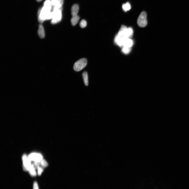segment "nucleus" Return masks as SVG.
Here are the masks:
<instances>
[{"label": "nucleus", "instance_id": "nucleus-1", "mask_svg": "<svg viewBox=\"0 0 189 189\" xmlns=\"http://www.w3.org/2000/svg\"><path fill=\"white\" fill-rule=\"evenodd\" d=\"M38 15L39 22L42 23L45 20L52 19L53 13L52 11L47 9L43 7L39 10Z\"/></svg>", "mask_w": 189, "mask_h": 189}, {"label": "nucleus", "instance_id": "nucleus-2", "mask_svg": "<svg viewBox=\"0 0 189 189\" xmlns=\"http://www.w3.org/2000/svg\"><path fill=\"white\" fill-rule=\"evenodd\" d=\"M133 34V31L132 28H127L126 26L123 25L117 36L120 37L130 38L132 37Z\"/></svg>", "mask_w": 189, "mask_h": 189}, {"label": "nucleus", "instance_id": "nucleus-3", "mask_svg": "<svg viewBox=\"0 0 189 189\" xmlns=\"http://www.w3.org/2000/svg\"><path fill=\"white\" fill-rule=\"evenodd\" d=\"M53 17L51 23L55 24L59 22L61 20L62 17V8L53 7Z\"/></svg>", "mask_w": 189, "mask_h": 189}, {"label": "nucleus", "instance_id": "nucleus-4", "mask_svg": "<svg viewBox=\"0 0 189 189\" xmlns=\"http://www.w3.org/2000/svg\"><path fill=\"white\" fill-rule=\"evenodd\" d=\"M137 23L140 27H144L147 25V14L145 12L143 11L140 14L137 20Z\"/></svg>", "mask_w": 189, "mask_h": 189}, {"label": "nucleus", "instance_id": "nucleus-5", "mask_svg": "<svg viewBox=\"0 0 189 189\" xmlns=\"http://www.w3.org/2000/svg\"><path fill=\"white\" fill-rule=\"evenodd\" d=\"M87 61L85 58H82L75 63L73 66L74 71L79 72L83 69L87 65Z\"/></svg>", "mask_w": 189, "mask_h": 189}, {"label": "nucleus", "instance_id": "nucleus-6", "mask_svg": "<svg viewBox=\"0 0 189 189\" xmlns=\"http://www.w3.org/2000/svg\"><path fill=\"white\" fill-rule=\"evenodd\" d=\"M23 161V169L26 171H29L31 168L32 164L28 158V157L26 154H24L22 157Z\"/></svg>", "mask_w": 189, "mask_h": 189}, {"label": "nucleus", "instance_id": "nucleus-7", "mask_svg": "<svg viewBox=\"0 0 189 189\" xmlns=\"http://www.w3.org/2000/svg\"><path fill=\"white\" fill-rule=\"evenodd\" d=\"M30 161L34 162H40L43 160V157L41 154L36 153H32L28 157Z\"/></svg>", "mask_w": 189, "mask_h": 189}, {"label": "nucleus", "instance_id": "nucleus-8", "mask_svg": "<svg viewBox=\"0 0 189 189\" xmlns=\"http://www.w3.org/2000/svg\"><path fill=\"white\" fill-rule=\"evenodd\" d=\"M133 43L132 40L130 38H125L122 41V46L131 48L133 45Z\"/></svg>", "mask_w": 189, "mask_h": 189}, {"label": "nucleus", "instance_id": "nucleus-9", "mask_svg": "<svg viewBox=\"0 0 189 189\" xmlns=\"http://www.w3.org/2000/svg\"><path fill=\"white\" fill-rule=\"evenodd\" d=\"M53 7L62 8L64 0H51Z\"/></svg>", "mask_w": 189, "mask_h": 189}, {"label": "nucleus", "instance_id": "nucleus-10", "mask_svg": "<svg viewBox=\"0 0 189 189\" xmlns=\"http://www.w3.org/2000/svg\"><path fill=\"white\" fill-rule=\"evenodd\" d=\"M79 10V6L78 4H74L72 6L71 12L72 17L77 15Z\"/></svg>", "mask_w": 189, "mask_h": 189}, {"label": "nucleus", "instance_id": "nucleus-11", "mask_svg": "<svg viewBox=\"0 0 189 189\" xmlns=\"http://www.w3.org/2000/svg\"><path fill=\"white\" fill-rule=\"evenodd\" d=\"M43 7L51 11L52 9L53 8V6L51 0H45Z\"/></svg>", "mask_w": 189, "mask_h": 189}, {"label": "nucleus", "instance_id": "nucleus-12", "mask_svg": "<svg viewBox=\"0 0 189 189\" xmlns=\"http://www.w3.org/2000/svg\"><path fill=\"white\" fill-rule=\"evenodd\" d=\"M38 34L41 38H44L45 36V33L44 27L41 24L39 25L38 30Z\"/></svg>", "mask_w": 189, "mask_h": 189}, {"label": "nucleus", "instance_id": "nucleus-13", "mask_svg": "<svg viewBox=\"0 0 189 189\" xmlns=\"http://www.w3.org/2000/svg\"><path fill=\"white\" fill-rule=\"evenodd\" d=\"M80 19V17L78 15L77 16L72 17L71 20L72 25L73 26H75L78 22Z\"/></svg>", "mask_w": 189, "mask_h": 189}, {"label": "nucleus", "instance_id": "nucleus-14", "mask_svg": "<svg viewBox=\"0 0 189 189\" xmlns=\"http://www.w3.org/2000/svg\"><path fill=\"white\" fill-rule=\"evenodd\" d=\"M122 8L125 12L129 11L131 8V6L129 2H127L126 3L122 5Z\"/></svg>", "mask_w": 189, "mask_h": 189}, {"label": "nucleus", "instance_id": "nucleus-15", "mask_svg": "<svg viewBox=\"0 0 189 189\" xmlns=\"http://www.w3.org/2000/svg\"><path fill=\"white\" fill-rule=\"evenodd\" d=\"M83 81L84 84L86 86H87L88 83V78L87 73V72H84L82 74Z\"/></svg>", "mask_w": 189, "mask_h": 189}, {"label": "nucleus", "instance_id": "nucleus-16", "mask_svg": "<svg viewBox=\"0 0 189 189\" xmlns=\"http://www.w3.org/2000/svg\"><path fill=\"white\" fill-rule=\"evenodd\" d=\"M36 169L33 168L32 165L31 168H30L28 171L29 174L32 176H35L37 174V173H36Z\"/></svg>", "mask_w": 189, "mask_h": 189}, {"label": "nucleus", "instance_id": "nucleus-17", "mask_svg": "<svg viewBox=\"0 0 189 189\" xmlns=\"http://www.w3.org/2000/svg\"><path fill=\"white\" fill-rule=\"evenodd\" d=\"M131 49V47H123L122 51L125 54H129L130 52Z\"/></svg>", "mask_w": 189, "mask_h": 189}, {"label": "nucleus", "instance_id": "nucleus-18", "mask_svg": "<svg viewBox=\"0 0 189 189\" xmlns=\"http://www.w3.org/2000/svg\"><path fill=\"white\" fill-rule=\"evenodd\" d=\"M40 165L43 168H44L47 167L48 164L46 161L44 160L43 159L40 161Z\"/></svg>", "mask_w": 189, "mask_h": 189}, {"label": "nucleus", "instance_id": "nucleus-19", "mask_svg": "<svg viewBox=\"0 0 189 189\" xmlns=\"http://www.w3.org/2000/svg\"><path fill=\"white\" fill-rule=\"evenodd\" d=\"M87 21L84 20H82L80 24V27L82 28H85L87 26Z\"/></svg>", "mask_w": 189, "mask_h": 189}, {"label": "nucleus", "instance_id": "nucleus-20", "mask_svg": "<svg viewBox=\"0 0 189 189\" xmlns=\"http://www.w3.org/2000/svg\"><path fill=\"white\" fill-rule=\"evenodd\" d=\"M37 169V174L38 176L41 175L42 174V173L44 171V170L43 168V167H41L39 166Z\"/></svg>", "mask_w": 189, "mask_h": 189}, {"label": "nucleus", "instance_id": "nucleus-21", "mask_svg": "<svg viewBox=\"0 0 189 189\" xmlns=\"http://www.w3.org/2000/svg\"><path fill=\"white\" fill-rule=\"evenodd\" d=\"M33 189H39L38 183L36 182H34L33 183Z\"/></svg>", "mask_w": 189, "mask_h": 189}, {"label": "nucleus", "instance_id": "nucleus-22", "mask_svg": "<svg viewBox=\"0 0 189 189\" xmlns=\"http://www.w3.org/2000/svg\"><path fill=\"white\" fill-rule=\"evenodd\" d=\"M38 2H40L42 1V0H36Z\"/></svg>", "mask_w": 189, "mask_h": 189}]
</instances>
